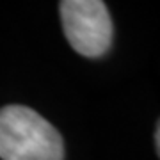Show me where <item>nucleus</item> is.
Segmentation results:
<instances>
[{"instance_id":"1","label":"nucleus","mask_w":160,"mask_h":160,"mask_svg":"<svg viewBox=\"0 0 160 160\" xmlns=\"http://www.w3.org/2000/svg\"><path fill=\"white\" fill-rule=\"evenodd\" d=\"M2 160H64L59 132L36 110L23 105L0 109Z\"/></svg>"},{"instance_id":"2","label":"nucleus","mask_w":160,"mask_h":160,"mask_svg":"<svg viewBox=\"0 0 160 160\" xmlns=\"http://www.w3.org/2000/svg\"><path fill=\"white\" fill-rule=\"evenodd\" d=\"M64 36L84 57H100L112 43V20L103 0H61Z\"/></svg>"},{"instance_id":"3","label":"nucleus","mask_w":160,"mask_h":160,"mask_svg":"<svg viewBox=\"0 0 160 160\" xmlns=\"http://www.w3.org/2000/svg\"><path fill=\"white\" fill-rule=\"evenodd\" d=\"M155 142H157V151H160V128L157 126V132H155Z\"/></svg>"}]
</instances>
